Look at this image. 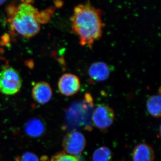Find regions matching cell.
Listing matches in <instances>:
<instances>
[{"instance_id":"obj_1","label":"cell","mask_w":161,"mask_h":161,"mask_svg":"<svg viewBox=\"0 0 161 161\" xmlns=\"http://www.w3.org/2000/svg\"><path fill=\"white\" fill-rule=\"evenodd\" d=\"M102 11L89 1L77 5L70 18L72 32L78 37L81 46L92 49L95 41L101 38L104 23Z\"/></svg>"},{"instance_id":"obj_2","label":"cell","mask_w":161,"mask_h":161,"mask_svg":"<svg viewBox=\"0 0 161 161\" xmlns=\"http://www.w3.org/2000/svg\"><path fill=\"white\" fill-rule=\"evenodd\" d=\"M7 13L13 29L23 36L31 38L40 32V13L30 3L25 2L17 7L11 5L7 8Z\"/></svg>"},{"instance_id":"obj_3","label":"cell","mask_w":161,"mask_h":161,"mask_svg":"<svg viewBox=\"0 0 161 161\" xmlns=\"http://www.w3.org/2000/svg\"><path fill=\"white\" fill-rule=\"evenodd\" d=\"M22 81L19 72L12 67L0 72V92L4 95H14L19 92Z\"/></svg>"},{"instance_id":"obj_4","label":"cell","mask_w":161,"mask_h":161,"mask_svg":"<svg viewBox=\"0 0 161 161\" xmlns=\"http://www.w3.org/2000/svg\"><path fill=\"white\" fill-rule=\"evenodd\" d=\"M86 144V139L84 136L77 130H73L67 133L62 142L64 152L75 156H77L82 152Z\"/></svg>"},{"instance_id":"obj_5","label":"cell","mask_w":161,"mask_h":161,"mask_svg":"<svg viewBox=\"0 0 161 161\" xmlns=\"http://www.w3.org/2000/svg\"><path fill=\"white\" fill-rule=\"evenodd\" d=\"M115 118V113L111 107L101 105L96 107L94 110L92 119L96 128L104 131L112 125Z\"/></svg>"},{"instance_id":"obj_6","label":"cell","mask_w":161,"mask_h":161,"mask_svg":"<svg viewBox=\"0 0 161 161\" xmlns=\"http://www.w3.org/2000/svg\"><path fill=\"white\" fill-rule=\"evenodd\" d=\"M58 87L60 93L64 96L69 97L75 95L80 89V79L74 74H64L58 81Z\"/></svg>"},{"instance_id":"obj_7","label":"cell","mask_w":161,"mask_h":161,"mask_svg":"<svg viewBox=\"0 0 161 161\" xmlns=\"http://www.w3.org/2000/svg\"><path fill=\"white\" fill-rule=\"evenodd\" d=\"M89 76L94 81H103L109 77L111 69L109 65L103 61H96L89 68Z\"/></svg>"},{"instance_id":"obj_8","label":"cell","mask_w":161,"mask_h":161,"mask_svg":"<svg viewBox=\"0 0 161 161\" xmlns=\"http://www.w3.org/2000/svg\"><path fill=\"white\" fill-rule=\"evenodd\" d=\"M32 97L35 101L40 104H45L51 100L53 92L50 86L45 81L39 82L32 89Z\"/></svg>"},{"instance_id":"obj_9","label":"cell","mask_w":161,"mask_h":161,"mask_svg":"<svg viewBox=\"0 0 161 161\" xmlns=\"http://www.w3.org/2000/svg\"><path fill=\"white\" fill-rule=\"evenodd\" d=\"M155 153L150 145L141 143L136 146L132 153L133 161H154Z\"/></svg>"},{"instance_id":"obj_10","label":"cell","mask_w":161,"mask_h":161,"mask_svg":"<svg viewBox=\"0 0 161 161\" xmlns=\"http://www.w3.org/2000/svg\"><path fill=\"white\" fill-rule=\"evenodd\" d=\"M24 130L26 134L31 137H40L45 132V125L40 119L32 118L26 122Z\"/></svg>"},{"instance_id":"obj_11","label":"cell","mask_w":161,"mask_h":161,"mask_svg":"<svg viewBox=\"0 0 161 161\" xmlns=\"http://www.w3.org/2000/svg\"><path fill=\"white\" fill-rule=\"evenodd\" d=\"M161 98L160 92L158 95H151L147 100V111L151 116L154 118H159L161 117Z\"/></svg>"},{"instance_id":"obj_12","label":"cell","mask_w":161,"mask_h":161,"mask_svg":"<svg viewBox=\"0 0 161 161\" xmlns=\"http://www.w3.org/2000/svg\"><path fill=\"white\" fill-rule=\"evenodd\" d=\"M92 159V161H112V151L106 147H99L93 153Z\"/></svg>"},{"instance_id":"obj_13","label":"cell","mask_w":161,"mask_h":161,"mask_svg":"<svg viewBox=\"0 0 161 161\" xmlns=\"http://www.w3.org/2000/svg\"><path fill=\"white\" fill-rule=\"evenodd\" d=\"M50 161H80L78 157L70 155L64 152L58 153L52 157Z\"/></svg>"},{"instance_id":"obj_14","label":"cell","mask_w":161,"mask_h":161,"mask_svg":"<svg viewBox=\"0 0 161 161\" xmlns=\"http://www.w3.org/2000/svg\"><path fill=\"white\" fill-rule=\"evenodd\" d=\"M16 161H39V158L34 153L27 152L17 158Z\"/></svg>"},{"instance_id":"obj_15","label":"cell","mask_w":161,"mask_h":161,"mask_svg":"<svg viewBox=\"0 0 161 161\" xmlns=\"http://www.w3.org/2000/svg\"><path fill=\"white\" fill-rule=\"evenodd\" d=\"M6 2V1H0V5H3Z\"/></svg>"}]
</instances>
